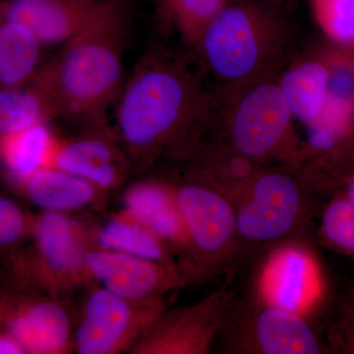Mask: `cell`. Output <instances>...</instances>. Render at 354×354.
I'll use <instances>...</instances> for the list:
<instances>
[{
    "mask_svg": "<svg viewBox=\"0 0 354 354\" xmlns=\"http://www.w3.org/2000/svg\"><path fill=\"white\" fill-rule=\"evenodd\" d=\"M215 113L199 76L180 58L155 50L121 90L114 132L132 171L145 172L162 158L198 155Z\"/></svg>",
    "mask_w": 354,
    "mask_h": 354,
    "instance_id": "6da1fadb",
    "label": "cell"
},
{
    "mask_svg": "<svg viewBox=\"0 0 354 354\" xmlns=\"http://www.w3.org/2000/svg\"><path fill=\"white\" fill-rule=\"evenodd\" d=\"M129 26L125 0H97L82 28L39 67L34 78L53 97L62 118L104 123L106 109L123 88Z\"/></svg>",
    "mask_w": 354,
    "mask_h": 354,
    "instance_id": "7a4b0ae2",
    "label": "cell"
},
{
    "mask_svg": "<svg viewBox=\"0 0 354 354\" xmlns=\"http://www.w3.org/2000/svg\"><path fill=\"white\" fill-rule=\"evenodd\" d=\"M290 43L288 25L263 0H230L197 44L203 64L225 94L276 78Z\"/></svg>",
    "mask_w": 354,
    "mask_h": 354,
    "instance_id": "3957f363",
    "label": "cell"
},
{
    "mask_svg": "<svg viewBox=\"0 0 354 354\" xmlns=\"http://www.w3.org/2000/svg\"><path fill=\"white\" fill-rule=\"evenodd\" d=\"M32 246L17 256L14 272L19 286L65 300L93 285L86 254L93 245V227L70 214L41 212L34 216Z\"/></svg>",
    "mask_w": 354,
    "mask_h": 354,
    "instance_id": "277c9868",
    "label": "cell"
},
{
    "mask_svg": "<svg viewBox=\"0 0 354 354\" xmlns=\"http://www.w3.org/2000/svg\"><path fill=\"white\" fill-rule=\"evenodd\" d=\"M225 95L223 127L232 150L256 162L269 158L299 162L295 118L278 79L251 84Z\"/></svg>",
    "mask_w": 354,
    "mask_h": 354,
    "instance_id": "5b68a950",
    "label": "cell"
},
{
    "mask_svg": "<svg viewBox=\"0 0 354 354\" xmlns=\"http://www.w3.org/2000/svg\"><path fill=\"white\" fill-rule=\"evenodd\" d=\"M162 310V299L132 301L93 283L74 332V351L79 354L129 353Z\"/></svg>",
    "mask_w": 354,
    "mask_h": 354,
    "instance_id": "8992f818",
    "label": "cell"
},
{
    "mask_svg": "<svg viewBox=\"0 0 354 354\" xmlns=\"http://www.w3.org/2000/svg\"><path fill=\"white\" fill-rule=\"evenodd\" d=\"M174 187L187 232L193 272L228 252L239 235L236 212L230 198L201 171L174 183Z\"/></svg>",
    "mask_w": 354,
    "mask_h": 354,
    "instance_id": "52a82bcc",
    "label": "cell"
},
{
    "mask_svg": "<svg viewBox=\"0 0 354 354\" xmlns=\"http://www.w3.org/2000/svg\"><path fill=\"white\" fill-rule=\"evenodd\" d=\"M299 181L283 169H260L237 199V234L245 241H281L299 221L304 206Z\"/></svg>",
    "mask_w": 354,
    "mask_h": 354,
    "instance_id": "ba28073f",
    "label": "cell"
},
{
    "mask_svg": "<svg viewBox=\"0 0 354 354\" xmlns=\"http://www.w3.org/2000/svg\"><path fill=\"white\" fill-rule=\"evenodd\" d=\"M0 329L12 335L26 354L74 351L71 316L64 300L31 288L0 295Z\"/></svg>",
    "mask_w": 354,
    "mask_h": 354,
    "instance_id": "9c48e42d",
    "label": "cell"
},
{
    "mask_svg": "<svg viewBox=\"0 0 354 354\" xmlns=\"http://www.w3.org/2000/svg\"><path fill=\"white\" fill-rule=\"evenodd\" d=\"M228 304L230 295L221 290L189 306L162 310L129 354L208 353L223 325Z\"/></svg>",
    "mask_w": 354,
    "mask_h": 354,
    "instance_id": "30bf717a",
    "label": "cell"
},
{
    "mask_svg": "<svg viewBox=\"0 0 354 354\" xmlns=\"http://www.w3.org/2000/svg\"><path fill=\"white\" fill-rule=\"evenodd\" d=\"M86 267L93 283L132 301L162 300L167 291L183 286L191 279L181 268L95 245L91 246L86 254Z\"/></svg>",
    "mask_w": 354,
    "mask_h": 354,
    "instance_id": "8fae6325",
    "label": "cell"
},
{
    "mask_svg": "<svg viewBox=\"0 0 354 354\" xmlns=\"http://www.w3.org/2000/svg\"><path fill=\"white\" fill-rule=\"evenodd\" d=\"M50 167L85 179L108 193L122 185L132 171L115 132L106 123H95L82 134L58 139Z\"/></svg>",
    "mask_w": 354,
    "mask_h": 354,
    "instance_id": "7c38bea8",
    "label": "cell"
},
{
    "mask_svg": "<svg viewBox=\"0 0 354 354\" xmlns=\"http://www.w3.org/2000/svg\"><path fill=\"white\" fill-rule=\"evenodd\" d=\"M318 268L302 247L288 245L274 251L260 278V292L267 305L302 314L321 295Z\"/></svg>",
    "mask_w": 354,
    "mask_h": 354,
    "instance_id": "4fadbf2b",
    "label": "cell"
},
{
    "mask_svg": "<svg viewBox=\"0 0 354 354\" xmlns=\"http://www.w3.org/2000/svg\"><path fill=\"white\" fill-rule=\"evenodd\" d=\"M97 0H0V20L24 26L41 46L66 43L85 24Z\"/></svg>",
    "mask_w": 354,
    "mask_h": 354,
    "instance_id": "5bb4252c",
    "label": "cell"
},
{
    "mask_svg": "<svg viewBox=\"0 0 354 354\" xmlns=\"http://www.w3.org/2000/svg\"><path fill=\"white\" fill-rule=\"evenodd\" d=\"M123 209L143 223L189 263V243L174 183L143 179L123 193ZM193 274V272H192Z\"/></svg>",
    "mask_w": 354,
    "mask_h": 354,
    "instance_id": "9a60e30c",
    "label": "cell"
},
{
    "mask_svg": "<svg viewBox=\"0 0 354 354\" xmlns=\"http://www.w3.org/2000/svg\"><path fill=\"white\" fill-rule=\"evenodd\" d=\"M23 194L43 212L70 214L102 206L108 192L53 167H46L16 184Z\"/></svg>",
    "mask_w": 354,
    "mask_h": 354,
    "instance_id": "2e32d148",
    "label": "cell"
},
{
    "mask_svg": "<svg viewBox=\"0 0 354 354\" xmlns=\"http://www.w3.org/2000/svg\"><path fill=\"white\" fill-rule=\"evenodd\" d=\"M93 245L186 271L176 264L174 249L162 237L123 209L109 216L101 227H93Z\"/></svg>",
    "mask_w": 354,
    "mask_h": 354,
    "instance_id": "e0dca14e",
    "label": "cell"
},
{
    "mask_svg": "<svg viewBox=\"0 0 354 354\" xmlns=\"http://www.w3.org/2000/svg\"><path fill=\"white\" fill-rule=\"evenodd\" d=\"M329 77V64L323 53L290 65L278 79L293 118L306 127L323 113Z\"/></svg>",
    "mask_w": 354,
    "mask_h": 354,
    "instance_id": "ac0fdd59",
    "label": "cell"
},
{
    "mask_svg": "<svg viewBox=\"0 0 354 354\" xmlns=\"http://www.w3.org/2000/svg\"><path fill=\"white\" fill-rule=\"evenodd\" d=\"M256 348L266 354H314L321 351L318 337L300 314L267 305L253 326Z\"/></svg>",
    "mask_w": 354,
    "mask_h": 354,
    "instance_id": "d6986e66",
    "label": "cell"
},
{
    "mask_svg": "<svg viewBox=\"0 0 354 354\" xmlns=\"http://www.w3.org/2000/svg\"><path fill=\"white\" fill-rule=\"evenodd\" d=\"M58 137L48 123L0 136V162L14 183L50 167Z\"/></svg>",
    "mask_w": 354,
    "mask_h": 354,
    "instance_id": "ffe728a7",
    "label": "cell"
},
{
    "mask_svg": "<svg viewBox=\"0 0 354 354\" xmlns=\"http://www.w3.org/2000/svg\"><path fill=\"white\" fill-rule=\"evenodd\" d=\"M59 118L57 104L35 78L23 85L0 88V136Z\"/></svg>",
    "mask_w": 354,
    "mask_h": 354,
    "instance_id": "44dd1931",
    "label": "cell"
},
{
    "mask_svg": "<svg viewBox=\"0 0 354 354\" xmlns=\"http://www.w3.org/2000/svg\"><path fill=\"white\" fill-rule=\"evenodd\" d=\"M41 48L24 26L0 20V88L31 81L41 66Z\"/></svg>",
    "mask_w": 354,
    "mask_h": 354,
    "instance_id": "7402d4cb",
    "label": "cell"
},
{
    "mask_svg": "<svg viewBox=\"0 0 354 354\" xmlns=\"http://www.w3.org/2000/svg\"><path fill=\"white\" fill-rule=\"evenodd\" d=\"M230 0H153L158 13L196 48L203 32Z\"/></svg>",
    "mask_w": 354,
    "mask_h": 354,
    "instance_id": "603a6c76",
    "label": "cell"
},
{
    "mask_svg": "<svg viewBox=\"0 0 354 354\" xmlns=\"http://www.w3.org/2000/svg\"><path fill=\"white\" fill-rule=\"evenodd\" d=\"M311 8L324 35L339 50L354 53V0H311Z\"/></svg>",
    "mask_w": 354,
    "mask_h": 354,
    "instance_id": "cb8c5ba5",
    "label": "cell"
},
{
    "mask_svg": "<svg viewBox=\"0 0 354 354\" xmlns=\"http://www.w3.org/2000/svg\"><path fill=\"white\" fill-rule=\"evenodd\" d=\"M322 234L330 245L354 256V209L344 195L335 198L326 207Z\"/></svg>",
    "mask_w": 354,
    "mask_h": 354,
    "instance_id": "d4e9b609",
    "label": "cell"
},
{
    "mask_svg": "<svg viewBox=\"0 0 354 354\" xmlns=\"http://www.w3.org/2000/svg\"><path fill=\"white\" fill-rule=\"evenodd\" d=\"M34 216L12 200L0 196V247H12L31 236Z\"/></svg>",
    "mask_w": 354,
    "mask_h": 354,
    "instance_id": "484cf974",
    "label": "cell"
},
{
    "mask_svg": "<svg viewBox=\"0 0 354 354\" xmlns=\"http://www.w3.org/2000/svg\"><path fill=\"white\" fill-rule=\"evenodd\" d=\"M344 196L351 203V206L354 209V171L351 172V174L346 179V191H344Z\"/></svg>",
    "mask_w": 354,
    "mask_h": 354,
    "instance_id": "4316f807",
    "label": "cell"
}]
</instances>
